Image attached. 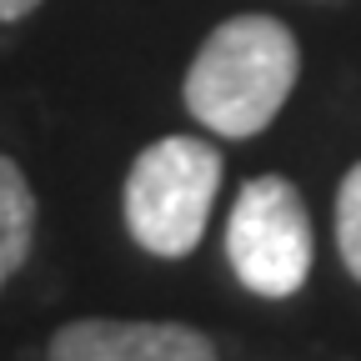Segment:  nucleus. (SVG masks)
Here are the masks:
<instances>
[{
  "label": "nucleus",
  "mask_w": 361,
  "mask_h": 361,
  "mask_svg": "<svg viewBox=\"0 0 361 361\" xmlns=\"http://www.w3.org/2000/svg\"><path fill=\"white\" fill-rule=\"evenodd\" d=\"M336 251L346 271L361 281V161L341 176V191H336Z\"/></svg>",
  "instance_id": "nucleus-6"
},
{
  "label": "nucleus",
  "mask_w": 361,
  "mask_h": 361,
  "mask_svg": "<svg viewBox=\"0 0 361 361\" xmlns=\"http://www.w3.org/2000/svg\"><path fill=\"white\" fill-rule=\"evenodd\" d=\"M226 261L256 296H296L311 276V216L286 176H256L226 216Z\"/></svg>",
  "instance_id": "nucleus-3"
},
{
  "label": "nucleus",
  "mask_w": 361,
  "mask_h": 361,
  "mask_svg": "<svg viewBox=\"0 0 361 361\" xmlns=\"http://www.w3.org/2000/svg\"><path fill=\"white\" fill-rule=\"evenodd\" d=\"M45 361H216L206 331L180 322H71L51 336Z\"/></svg>",
  "instance_id": "nucleus-4"
},
{
  "label": "nucleus",
  "mask_w": 361,
  "mask_h": 361,
  "mask_svg": "<svg viewBox=\"0 0 361 361\" xmlns=\"http://www.w3.org/2000/svg\"><path fill=\"white\" fill-rule=\"evenodd\" d=\"M30 241H35V196H30V180H25V171L11 156H0V286L25 266Z\"/></svg>",
  "instance_id": "nucleus-5"
},
{
  "label": "nucleus",
  "mask_w": 361,
  "mask_h": 361,
  "mask_svg": "<svg viewBox=\"0 0 361 361\" xmlns=\"http://www.w3.org/2000/svg\"><path fill=\"white\" fill-rule=\"evenodd\" d=\"M301 71L296 35L271 16H236L221 20L186 71V111L216 130L246 141L261 135L286 106Z\"/></svg>",
  "instance_id": "nucleus-1"
},
{
  "label": "nucleus",
  "mask_w": 361,
  "mask_h": 361,
  "mask_svg": "<svg viewBox=\"0 0 361 361\" xmlns=\"http://www.w3.org/2000/svg\"><path fill=\"white\" fill-rule=\"evenodd\" d=\"M35 6H40V0H0V25H11V20H25Z\"/></svg>",
  "instance_id": "nucleus-7"
},
{
  "label": "nucleus",
  "mask_w": 361,
  "mask_h": 361,
  "mask_svg": "<svg viewBox=\"0 0 361 361\" xmlns=\"http://www.w3.org/2000/svg\"><path fill=\"white\" fill-rule=\"evenodd\" d=\"M221 191V151L201 135H166L135 156L126 176V231L151 256H186L201 246Z\"/></svg>",
  "instance_id": "nucleus-2"
}]
</instances>
